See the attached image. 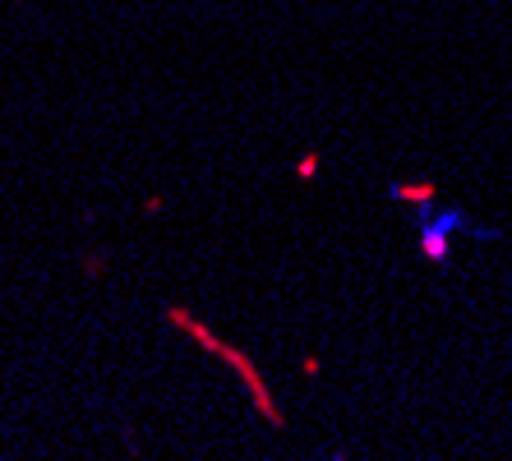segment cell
Masks as SVG:
<instances>
[{
	"mask_svg": "<svg viewBox=\"0 0 512 461\" xmlns=\"http://www.w3.org/2000/svg\"><path fill=\"white\" fill-rule=\"evenodd\" d=\"M176 323H180V328H190L194 337H199V342L208 346V351H213V355H222V360H227V365L236 369L240 379H245V388L254 392V402H259V411H263V420H268V425H282V415H277V402H273V397H268V383H263V374L250 365V360H245V355H240V351H231V346H222V342H217V337H213V332H203L199 323H194V319H185V314H176Z\"/></svg>",
	"mask_w": 512,
	"mask_h": 461,
	"instance_id": "6da1fadb",
	"label": "cell"
},
{
	"mask_svg": "<svg viewBox=\"0 0 512 461\" xmlns=\"http://www.w3.org/2000/svg\"><path fill=\"white\" fill-rule=\"evenodd\" d=\"M397 199H416V203H429V194H434V185H397Z\"/></svg>",
	"mask_w": 512,
	"mask_h": 461,
	"instance_id": "3957f363",
	"label": "cell"
},
{
	"mask_svg": "<svg viewBox=\"0 0 512 461\" xmlns=\"http://www.w3.org/2000/svg\"><path fill=\"white\" fill-rule=\"evenodd\" d=\"M457 222H462V217L448 213L443 222L425 226V231H420V254H425V259H434V263L448 259V226H457Z\"/></svg>",
	"mask_w": 512,
	"mask_h": 461,
	"instance_id": "7a4b0ae2",
	"label": "cell"
}]
</instances>
